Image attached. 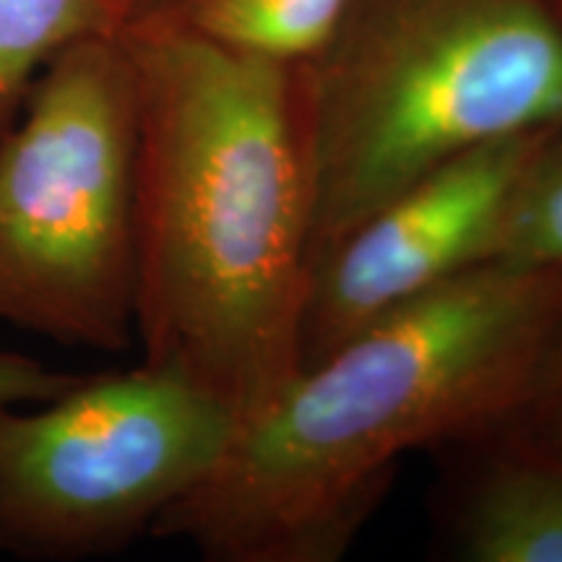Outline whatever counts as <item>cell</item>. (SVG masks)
<instances>
[{"mask_svg":"<svg viewBox=\"0 0 562 562\" xmlns=\"http://www.w3.org/2000/svg\"><path fill=\"white\" fill-rule=\"evenodd\" d=\"M136 341L235 414L300 370L313 193L300 66L140 16Z\"/></svg>","mask_w":562,"mask_h":562,"instance_id":"cell-1","label":"cell"},{"mask_svg":"<svg viewBox=\"0 0 562 562\" xmlns=\"http://www.w3.org/2000/svg\"><path fill=\"white\" fill-rule=\"evenodd\" d=\"M562 318V271L484 263L300 368L235 422L154 533L214 562H336L406 453L508 425Z\"/></svg>","mask_w":562,"mask_h":562,"instance_id":"cell-2","label":"cell"},{"mask_svg":"<svg viewBox=\"0 0 562 562\" xmlns=\"http://www.w3.org/2000/svg\"><path fill=\"white\" fill-rule=\"evenodd\" d=\"M300 89L315 261L461 154L562 128V13L550 0H355Z\"/></svg>","mask_w":562,"mask_h":562,"instance_id":"cell-3","label":"cell"},{"mask_svg":"<svg viewBox=\"0 0 562 562\" xmlns=\"http://www.w3.org/2000/svg\"><path fill=\"white\" fill-rule=\"evenodd\" d=\"M136 70L123 37L50 60L0 133V323L60 347L136 341Z\"/></svg>","mask_w":562,"mask_h":562,"instance_id":"cell-4","label":"cell"},{"mask_svg":"<svg viewBox=\"0 0 562 562\" xmlns=\"http://www.w3.org/2000/svg\"><path fill=\"white\" fill-rule=\"evenodd\" d=\"M232 430L220 398L146 362L79 375L47 402H0V554L70 562L123 550L199 487Z\"/></svg>","mask_w":562,"mask_h":562,"instance_id":"cell-5","label":"cell"},{"mask_svg":"<svg viewBox=\"0 0 562 562\" xmlns=\"http://www.w3.org/2000/svg\"><path fill=\"white\" fill-rule=\"evenodd\" d=\"M550 133L461 154L391 195L313 261L300 368L372 321L495 261L518 175Z\"/></svg>","mask_w":562,"mask_h":562,"instance_id":"cell-6","label":"cell"},{"mask_svg":"<svg viewBox=\"0 0 562 562\" xmlns=\"http://www.w3.org/2000/svg\"><path fill=\"white\" fill-rule=\"evenodd\" d=\"M453 510L463 562H562V456L497 427Z\"/></svg>","mask_w":562,"mask_h":562,"instance_id":"cell-7","label":"cell"},{"mask_svg":"<svg viewBox=\"0 0 562 562\" xmlns=\"http://www.w3.org/2000/svg\"><path fill=\"white\" fill-rule=\"evenodd\" d=\"M351 3L355 0H138L136 19H159L232 50L302 66L331 45Z\"/></svg>","mask_w":562,"mask_h":562,"instance_id":"cell-8","label":"cell"},{"mask_svg":"<svg viewBox=\"0 0 562 562\" xmlns=\"http://www.w3.org/2000/svg\"><path fill=\"white\" fill-rule=\"evenodd\" d=\"M138 0H0V133L50 60L89 40L123 37Z\"/></svg>","mask_w":562,"mask_h":562,"instance_id":"cell-9","label":"cell"},{"mask_svg":"<svg viewBox=\"0 0 562 562\" xmlns=\"http://www.w3.org/2000/svg\"><path fill=\"white\" fill-rule=\"evenodd\" d=\"M492 263L562 271V128L537 146L518 175Z\"/></svg>","mask_w":562,"mask_h":562,"instance_id":"cell-10","label":"cell"},{"mask_svg":"<svg viewBox=\"0 0 562 562\" xmlns=\"http://www.w3.org/2000/svg\"><path fill=\"white\" fill-rule=\"evenodd\" d=\"M503 427L562 456V318L544 351L529 396L516 417Z\"/></svg>","mask_w":562,"mask_h":562,"instance_id":"cell-11","label":"cell"},{"mask_svg":"<svg viewBox=\"0 0 562 562\" xmlns=\"http://www.w3.org/2000/svg\"><path fill=\"white\" fill-rule=\"evenodd\" d=\"M79 375L47 368L37 357L0 347V402L34 404L58 396Z\"/></svg>","mask_w":562,"mask_h":562,"instance_id":"cell-12","label":"cell"}]
</instances>
